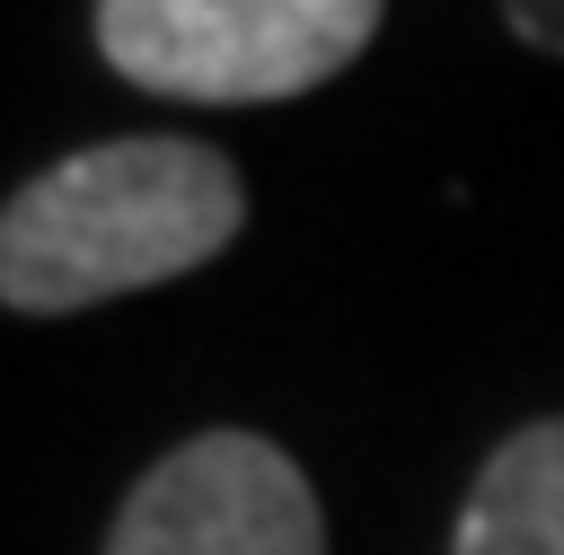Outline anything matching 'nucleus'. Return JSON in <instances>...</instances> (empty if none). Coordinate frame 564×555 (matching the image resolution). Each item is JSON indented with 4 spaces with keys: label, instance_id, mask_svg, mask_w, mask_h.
<instances>
[{
    "label": "nucleus",
    "instance_id": "1",
    "mask_svg": "<svg viewBox=\"0 0 564 555\" xmlns=\"http://www.w3.org/2000/svg\"><path fill=\"white\" fill-rule=\"evenodd\" d=\"M247 229V185L212 141L132 132L26 176L0 211V300L18 317H70L212 264Z\"/></svg>",
    "mask_w": 564,
    "mask_h": 555
},
{
    "label": "nucleus",
    "instance_id": "2",
    "mask_svg": "<svg viewBox=\"0 0 564 555\" xmlns=\"http://www.w3.org/2000/svg\"><path fill=\"white\" fill-rule=\"evenodd\" d=\"M388 0H97V53L150 97L273 106L352 70Z\"/></svg>",
    "mask_w": 564,
    "mask_h": 555
},
{
    "label": "nucleus",
    "instance_id": "3",
    "mask_svg": "<svg viewBox=\"0 0 564 555\" xmlns=\"http://www.w3.org/2000/svg\"><path fill=\"white\" fill-rule=\"evenodd\" d=\"M106 555H326V520L291 449L220 423L123 493Z\"/></svg>",
    "mask_w": 564,
    "mask_h": 555
},
{
    "label": "nucleus",
    "instance_id": "4",
    "mask_svg": "<svg viewBox=\"0 0 564 555\" xmlns=\"http://www.w3.org/2000/svg\"><path fill=\"white\" fill-rule=\"evenodd\" d=\"M449 555H564V414L520 423L476 467Z\"/></svg>",
    "mask_w": 564,
    "mask_h": 555
},
{
    "label": "nucleus",
    "instance_id": "5",
    "mask_svg": "<svg viewBox=\"0 0 564 555\" xmlns=\"http://www.w3.org/2000/svg\"><path fill=\"white\" fill-rule=\"evenodd\" d=\"M502 26H511L520 44H538V53L564 62V0H502Z\"/></svg>",
    "mask_w": 564,
    "mask_h": 555
}]
</instances>
